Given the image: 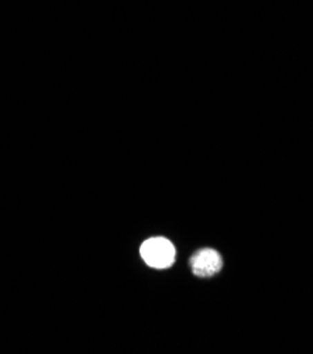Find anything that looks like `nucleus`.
Segmentation results:
<instances>
[{
	"label": "nucleus",
	"mask_w": 313,
	"mask_h": 354,
	"mask_svg": "<svg viewBox=\"0 0 313 354\" xmlns=\"http://www.w3.org/2000/svg\"><path fill=\"white\" fill-rule=\"evenodd\" d=\"M140 254L153 268H168L176 260V247L168 239L153 237L142 244Z\"/></svg>",
	"instance_id": "1"
},
{
	"label": "nucleus",
	"mask_w": 313,
	"mask_h": 354,
	"mask_svg": "<svg viewBox=\"0 0 313 354\" xmlns=\"http://www.w3.org/2000/svg\"><path fill=\"white\" fill-rule=\"evenodd\" d=\"M191 268L198 277H212L220 271L223 266L222 256L212 249H203L195 253L189 261Z\"/></svg>",
	"instance_id": "2"
}]
</instances>
